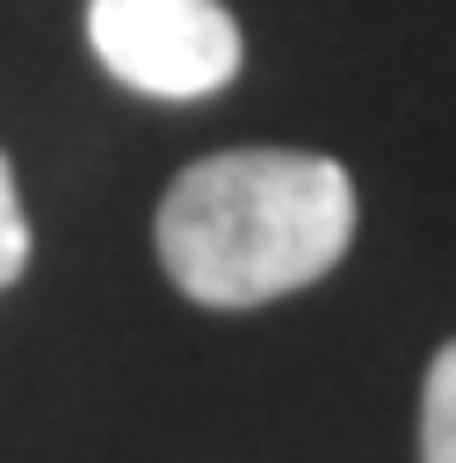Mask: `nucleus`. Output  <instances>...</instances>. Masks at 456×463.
Masks as SVG:
<instances>
[{
    "label": "nucleus",
    "instance_id": "f257e3e1",
    "mask_svg": "<svg viewBox=\"0 0 456 463\" xmlns=\"http://www.w3.org/2000/svg\"><path fill=\"white\" fill-rule=\"evenodd\" d=\"M152 239L181 297L210 311H246L340 268L355 239V181L326 152H210L166 188Z\"/></svg>",
    "mask_w": 456,
    "mask_h": 463
},
{
    "label": "nucleus",
    "instance_id": "f03ea898",
    "mask_svg": "<svg viewBox=\"0 0 456 463\" xmlns=\"http://www.w3.org/2000/svg\"><path fill=\"white\" fill-rule=\"evenodd\" d=\"M87 43L109 80L152 101H203L246 58L224 0H87Z\"/></svg>",
    "mask_w": 456,
    "mask_h": 463
},
{
    "label": "nucleus",
    "instance_id": "7ed1b4c3",
    "mask_svg": "<svg viewBox=\"0 0 456 463\" xmlns=\"http://www.w3.org/2000/svg\"><path fill=\"white\" fill-rule=\"evenodd\" d=\"M420 463H456V340L427 362V391H420Z\"/></svg>",
    "mask_w": 456,
    "mask_h": 463
},
{
    "label": "nucleus",
    "instance_id": "20e7f679",
    "mask_svg": "<svg viewBox=\"0 0 456 463\" xmlns=\"http://www.w3.org/2000/svg\"><path fill=\"white\" fill-rule=\"evenodd\" d=\"M29 268V217H22V188H14V166L0 152V289Z\"/></svg>",
    "mask_w": 456,
    "mask_h": 463
}]
</instances>
